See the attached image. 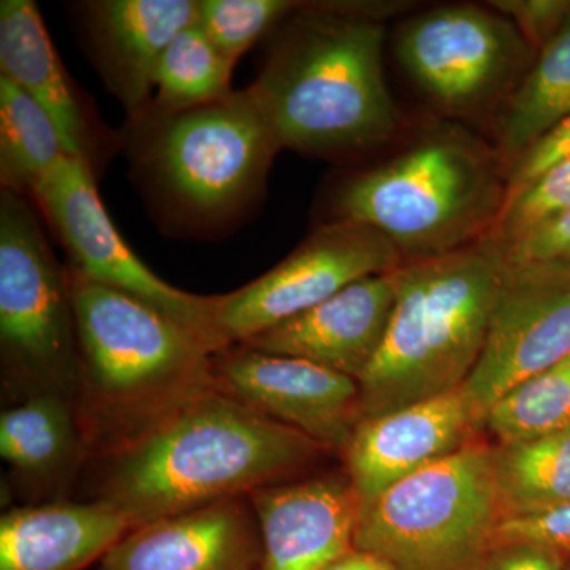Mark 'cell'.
Here are the masks:
<instances>
[{"instance_id": "19", "label": "cell", "mask_w": 570, "mask_h": 570, "mask_svg": "<svg viewBox=\"0 0 570 570\" xmlns=\"http://www.w3.org/2000/svg\"><path fill=\"white\" fill-rule=\"evenodd\" d=\"M134 528L100 499L9 510L0 519V570H82Z\"/></svg>"}, {"instance_id": "11", "label": "cell", "mask_w": 570, "mask_h": 570, "mask_svg": "<svg viewBox=\"0 0 570 570\" xmlns=\"http://www.w3.org/2000/svg\"><path fill=\"white\" fill-rule=\"evenodd\" d=\"M403 258L385 236L352 220L318 225L268 273L216 296V322L228 346L313 309L355 281L392 272Z\"/></svg>"}, {"instance_id": "16", "label": "cell", "mask_w": 570, "mask_h": 570, "mask_svg": "<svg viewBox=\"0 0 570 570\" xmlns=\"http://www.w3.org/2000/svg\"><path fill=\"white\" fill-rule=\"evenodd\" d=\"M247 498L261 528L257 570H324L354 549L360 499L347 475L277 483Z\"/></svg>"}, {"instance_id": "28", "label": "cell", "mask_w": 570, "mask_h": 570, "mask_svg": "<svg viewBox=\"0 0 570 570\" xmlns=\"http://www.w3.org/2000/svg\"><path fill=\"white\" fill-rule=\"evenodd\" d=\"M570 209V156L510 195L490 242L502 255L554 217Z\"/></svg>"}, {"instance_id": "34", "label": "cell", "mask_w": 570, "mask_h": 570, "mask_svg": "<svg viewBox=\"0 0 570 570\" xmlns=\"http://www.w3.org/2000/svg\"><path fill=\"white\" fill-rule=\"evenodd\" d=\"M324 570H395L384 558L358 549H351L346 553L330 562Z\"/></svg>"}, {"instance_id": "15", "label": "cell", "mask_w": 570, "mask_h": 570, "mask_svg": "<svg viewBox=\"0 0 570 570\" xmlns=\"http://www.w3.org/2000/svg\"><path fill=\"white\" fill-rule=\"evenodd\" d=\"M261 557L257 517L242 497L134 528L99 570H257Z\"/></svg>"}, {"instance_id": "21", "label": "cell", "mask_w": 570, "mask_h": 570, "mask_svg": "<svg viewBox=\"0 0 570 570\" xmlns=\"http://www.w3.org/2000/svg\"><path fill=\"white\" fill-rule=\"evenodd\" d=\"M570 116V13L494 118L493 145L509 170Z\"/></svg>"}, {"instance_id": "35", "label": "cell", "mask_w": 570, "mask_h": 570, "mask_svg": "<svg viewBox=\"0 0 570 570\" xmlns=\"http://www.w3.org/2000/svg\"><path fill=\"white\" fill-rule=\"evenodd\" d=\"M564 570H570V557L564 558Z\"/></svg>"}, {"instance_id": "32", "label": "cell", "mask_w": 570, "mask_h": 570, "mask_svg": "<svg viewBox=\"0 0 570 570\" xmlns=\"http://www.w3.org/2000/svg\"><path fill=\"white\" fill-rule=\"evenodd\" d=\"M570 156V116L524 154L509 170V197ZM509 200V198H508Z\"/></svg>"}, {"instance_id": "33", "label": "cell", "mask_w": 570, "mask_h": 570, "mask_svg": "<svg viewBox=\"0 0 570 570\" xmlns=\"http://www.w3.org/2000/svg\"><path fill=\"white\" fill-rule=\"evenodd\" d=\"M479 570H564V558L527 542H502L491 547Z\"/></svg>"}, {"instance_id": "9", "label": "cell", "mask_w": 570, "mask_h": 570, "mask_svg": "<svg viewBox=\"0 0 570 570\" xmlns=\"http://www.w3.org/2000/svg\"><path fill=\"white\" fill-rule=\"evenodd\" d=\"M397 62L453 122H489L535 58L509 18L487 7L442 6L397 28Z\"/></svg>"}, {"instance_id": "7", "label": "cell", "mask_w": 570, "mask_h": 570, "mask_svg": "<svg viewBox=\"0 0 570 570\" xmlns=\"http://www.w3.org/2000/svg\"><path fill=\"white\" fill-rule=\"evenodd\" d=\"M502 519L493 453L474 441L360 504L354 549L395 570H479Z\"/></svg>"}, {"instance_id": "23", "label": "cell", "mask_w": 570, "mask_h": 570, "mask_svg": "<svg viewBox=\"0 0 570 570\" xmlns=\"http://www.w3.org/2000/svg\"><path fill=\"white\" fill-rule=\"evenodd\" d=\"M491 453L504 519L570 504V426L498 442Z\"/></svg>"}, {"instance_id": "26", "label": "cell", "mask_w": 570, "mask_h": 570, "mask_svg": "<svg viewBox=\"0 0 570 570\" xmlns=\"http://www.w3.org/2000/svg\"><path fill=\"white\" fill-rule=\"evenodd\" d=\"M483 426L498 442L570 426V355L499 397L487 411Z\"/></svg>"}, {"instance_id": "27", "label": "cell", "mask_w": 570, "mask_h": 570, "mask_svg": "<svg viewBox=\"0 0 570 570\" xmlns=\"http://www.w3.org/2000/svg\"><path fill=\"white\" fill-rule=\"evenodd\" d=\"M302 2L198 0L197 24L228 61L238 62L255 41L275 31Z\"/></svg>"}, {"instance_id": "3", "label": "cell", "mask_w": 570, "mask_h": 570, "mask_svg": "<svg viewBox=\"0 0 570 570\" xmlns=\"http://www.w3.org/2000/svg\"><path fill=\"white\" fill-rule=\"evenodd\" d=\"M508 198L509 167L497 146L463 124L438 121L341 179L330 214L374 228L407 264L487 242Z\"/></svg>"}, {"instance_id": "4", "label": "cell", "mask_w": 570, "mask_h": 570, "mask_svg": "<svg viewBox=\"0 0 570 570\" xmlns=\"http://www.w3.org/2000/svg\"><path fill=\"white\" fill-rule=\"evenodd\" d=\"M80 356L78 415L102 459L216 387L214 355L134 296L70 272Z\"/></svg>"}, {"instance_id": "14", "label": "cell", "mask_w": 570, "mask_h": 570, "mask_svg": "<svg viewBox=\"0 0 570 570\" xmlns=\"http://www.w3.org/2000/svg\"><path fill=\"white\" fill-rule=\"evenodd\" d=\"M483 420L463 387L363 419L343 452L360 504L466 448Z\"/></svg>"}, {"instance_id": "8", "label": "cell", "mask_w": 570, "mask_h": 570, "mask_svg": "<svg viewBox=\"0 0 570 570\" xmlns=\"http://www.w3.org/2000/svg\"><path fill=\"white\" fill-rule=\"evenodd\" d=\"M0 347L3 376L24 395L77 403L80 356L69 269L56 261L28 198L0 194Z\"/></svg>"}, {"instance_id": "17", "label": "cell", "mask_w": 570, "mask_h": 570, "mask_svg": "<svg viewBox=\"0 0 570 570\" xmlns=\"http://www.w3.org/2000/svg\"><path fill=\"white\" fill-rule=\"evenodd\" d=\"M198 0H96L81 6L86 40L108 89L132 121L151 110L168 45L197 21Z\"/></svg>"}, {"instance_id": "18", "label": "cell", "mask_w": 570, "mask_h": 570, "mask_svg": "<svg viewBox=\"0 0 570 570\" xmlns=\"http://www.w3.org/2000/svg\"><path fill=\"white\" fill-rule=\"evenodd\" d=\"M395 269L355 281L313 309L236 346L307 360L358 381L387 333Z\"/></svg>"}, {"instance_id": "24", "label": "cell", "mask_w": 570, "mask_h": 570, "mask_svg": "<svg viewBox=\"0 0 570 570\" xmlns=\"http://www.w3.org/2000/svg\"><path fill=\"white\" fill-rule=\"evenodd\" d=\"M67 156L61 132L43 108L0 75V183L22 197Z\"/></svg>"}, {"instance_id": "5", "label": "cell", "mask_w": 570, "mask_h": 570, "mask_svg": "<svg viewBox=\"0 0 570 570\" xmlns=\"http://www.w3.org/2000/svg\"><path fill=\"white\" fill-rule=\"evenodd\" d=\"M504 268V255L490 239L397 266L387 333L358 379L362 420L466 384L485 343Z\"/></svg>"}, {"instance_id": "1", "label": "cell", "mask_w": 570, "mask_h": 570, "mask_svg": "<svg viewBox=\"0 0 570 570\" xmlns=\"http://www.w3.org/2000/svg\"><path fill=\"white\" fill-rule=\"evenodd\" d=\"M406 2H307L279 26L250 92L283 148L351 159L389 145L401 119L385 81V21Z\"/></svg>"}, {"instance_id": "12", "label": "cell", "mask_w": 570, "mask_h": 570, "mask_svg": "<svg viewBox=\"0 0 570 570\" xmlns=\"http://www.w3.org/2000/svg\"><path fill=\"white\" fill-rule=\"evenodd\" d=\"M568 355L570 265L505 262L485 343L464 392L485 415L499 397Z\"/></svg>"}, {"instance_id": "20", "label": "cell", "mask_w": 570, "mask_h": 570, "mask_svg": "<svg viewBox=\"0 0 570 570\" xmlns=\"http://www.w3.org/2000/svg\"><path fill=\"white\" fill-rule=\"evenodd\" d=\"M0 75L28 92L51 116L67 156L92 165L96 134L88 108L71 85L31 0L0 3Z\"/></svg>"}, {"instance_id": "22", "label": "cell", "mask_w": 570, "mask_h": 570, "mask_svg": "<svg viewBox=\"0 0 570 570\" xmlns=\"http://www.w3.org/2000/svg\"><path fill=\"white\" fill-rule=\"evenodd\" d=\"M86 453L77 403L70 397L37 393L0 415V455L24 478H59Z\"/></svg>"}, {"instance_id": "6", "label": "cell", "mask_w": 570, "mask_h": 570, "mask_svg": "<svg viewBox=\"0 0 570 570\" xmlns=\"http://www.w3.org/2000/svg\"><path fill=\"white\" fill-rule=\"evenodd\" d=\"M140 167L157 202L190 227H213L261 195L281 146L253 92L176 115H146Z\"/></svg>"}, {"instance_id": "13", "label": "cell", "mask_w": 570, "mask_h": 570, "mask_svg": "<svg viewBox=\"0 0 570 570\" xmlns=\"http://www.w3.org/2000/svg\"><path fill=\"white\" fill-rule=\"evenodd\" d=\"M213 373L219 392L326 450L344 452L362 420L358 381L307 360L230 346Z\"/></svg>"}, {"instance_id": "10", "label": "cell", "mask_w": 570, "mask_h": 570, "mask_svg": "<svg viewBox=\"0 0 570 570\" xmlns=\"http://www.w3.org/2000/svg\"><path fill=\"white\" fill-rule=\"evenodd\" d=\"M69 255L70 272L134 296L193 333L213 355L228 348L216 322V296L160 279L116 230L97 193L94 168L66 156L32 195Z\"/></svg>"}, {"instance_id": "31", "label": "cell", "mask_w": 570, "mask_h": 570, "mask_svg": "<svg viewBox=\"0 0 570 570\" xmlns=\"http://www.w3.org/2000/svg\"><path fill=\"white\" fill-rule=\"evenodd\" d=\"M508 264L558 262L570 265V209L542 225L504 254Z\"/></svg>"}, {"instance_id": "30", "label": "cell", "mask_w": 570, "mask_h": 570, "mask_svg": "<svg viewBox=\"0 0 570 570\" xmlns=\"http://www.w3.org/2000/svg\"><path fill=\"white\" fill-rule=\"evenodd\" d=\"M489 6L509 18L535 52L560 31L570 13L569 0H494Z\"/></svg>"}, {"instance_id": "2", "label": "cell", "mask_w": 570, "mask_h": 570, "mask_svg": "<svg viewBox=\"0 0 570 570\" xmlns=\"http://www.w3.org/2000/svg\"><path fill=\"white\" fill-rule=\"evenodd\" d=\"M328 450L216 387L102 456L96 499L134 527L283 483Z\"/></svg>"}, {"instance_id": "29", "label": "cell", "mask_w": 570, "mask_h": 570, "mask_svg": "<svg viewBox=\"0 0 570 570\" xmlns=\"http://www.w3.org/2000/svg\"><path fill=\"white\" fill-rule=\"evenodd\" d=\"M502 542H527L570 557V504L530 513L505 517L499 523L493 546Z\"/></svg>"}, {"instance_id": "25", "label": "cell", "mask_w": 570, "mask_h": 570, "mask_svg": "<svg viewBox=\"0 0 570 570\" xmlns=\"http://www.w3.org/2000/svg\"><path fill=\"white\" fill-rule=\"evenodd\" d=\"M235 63L209 41L197 21L168 45L156 75V97L148 115H176L234 94Z\"/></svg>"}]
</instances>
